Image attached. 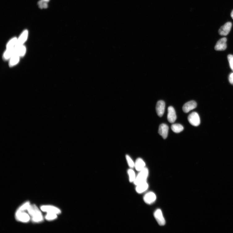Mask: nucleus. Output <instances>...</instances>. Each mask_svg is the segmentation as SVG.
<instances>
[{
    "mask_svg": "<svg viewBox=\"0 0 233 233\" xmlns=\"http://www.w3.org/2000/svg\"><path fill=\"white\" fill-rule=\"evenodd\" d=\"M27 211L33 222L40 223L44 221L42 213L35 205L31 204Z\"/></svg>",
    "mask_w": 233,
    "mask_h": 233,
    "instance_id": "1",
    "label": "nucleus"
},
{
    "mask_svg": "<svg viewBox=\"0 0 233 233\" xmlns=\"http://www.w3.org/2000/svg\"><path fill=\"white\" fill-rule=\"evenodd\" d=\"M149 174V171L146 167L140 171L139 174L136 176L134 182L136 185L146 181Z\"/></svg>",
    "mask_w": 233,
    "mask_h": 233,
    "instance_id": "2",
    "label": "nucleus"
},
{
    "mask_svg": "<svg viewBox=\"0 0 233 233\" xmlns=\"http://www.w3.org/2000/svg\"><path fill=\"white\" fill-rule=\"evenodd\" d=\"M26 211H22L17 210L16 212L15 218L18 221L23 223L29 222L31 218L29 214Z\"/></svg>",
    "mask_w": 233,
    "mask_h": 233,
    "instance_id": "3",
    "label": "nucleus"
},
{
    "mask_svg": "<svg viewBox=\"0 0 233 233\" xmlns=\"http://www.w3.org/2000/svg\"><path fill=\"white\" fill-rule=\"evenodd\" d=\"M188 120L190 124L194 126H198L201 123L199 115L196 112H193L188 116Z\"/></svg>",
    "mask_w": 233,
    "mask_h": 233,
    "instance_id": "4",
    "label": "nucleus"
},
{
    "mask_svg": "<svg viewBox=\"0 0 233 233\" xmlns=\"http://www.w3.org/2000/svg\"><path fill=\"white\" fill-rule=\"evenodd\" d=\"M41 210L46 213H55L57 215L61 213V210L59 208L51 205H43L40 207Z\"/></svg>",
    "mask_w": 233,
    "mask_h": 233,
    "instance_id": "5",
    "label": "nucleus"
},
{
    "mask_svg": "<svg viewBox=\"0 0 233 233\" xmlns=\"http://www.w3.org/2000/svg\"><path fill=\"white\" fill-rule=\"evenodd\" d=\"M154 216L158 223L160 226H164L166 224V221L160 209L156 210L154 212Z\"/></svg>",
    "mask_w": 233,
    "mask_h": 233,
    "instance_id": "6",
    "label": "nucleus"
},
{
    "mask_svg": "<svg viewBox=\"0 0 233 233\" xmlns=\"http://www.w3.org/2000/svg\"><path fill=\"white\" fill-rule=\"evenodd\" d=\"M232 26V24L231 22H229L226 23L219 29V34L222 36H227L229 33Z\"/></svg>",
    "mask_w": 233,
    "mask_h": 233,
    "instance_id": "7",
    "label": "nucleus"
},
{
    "mask_svg": "<svg viewBox=\"0 0 233 233\" xmlns=\"http://www.w3.org/2000/svg\"><path fill=\"white\" fill-rule=\"evenodd\" d=\"M165 108V103L163 101L159 100L157 102L156 105V110L158 115L162 117L163 115Z\"/></svg>",
    "mask_w": 233,
    "mask_h": 233,
    "instance_id": "8",
    "label": "nucleus"
},
{
    "mask_svg": "<svg viewBox=\"0 0 233 233\" xmlns=\"http://www.w3.org/2000/svg\"><path fill=\"white\" fill-rule=\"evenodd\" d=\"M227 39L225 37L219 40L215 47V49L217 51H223L227 49Z\"/></svg>",
    "mask_w": 233,
    "mask_h": 233,
    "instance_id": "9",
    "label": "nucleus"
},
{
    "mask_svg": "<svg viewBox=\"0 0 233 233\" xmlns=\"http://www.w3.org/2000/svg\"><path fill=\"white\" fill-rule=\"evenodd\" d=\"M197 107V104L196 102L192 100L185 104L183 107L182 109L184 113H187L196 108Z\"/></svg>",
    "mask_w": 233,
    "mask_h": 233,
    "instance_id": "10",
    "label": "nucleus"
},
{
    "mask_svg": "<svg viewBox=\"0 0 233 233\" xmlns=\"http://www.w3.org/2000/svg\"><path fill=\"white\" fill-rule=\"evenodd\" d=\"M167 118L168 121L170 123H174L176 119V111L172 106H170L168 108Z\"/></svg>",
    "mask_w": 233,
    "mask_h": 233,
    "instance_id": "11",
    "label": "nucleus"
},
{
    "mask_svg": "<svg viewBox=\"0 0 233 233\" xmlns=\"http://www.w3.org/2000/svg\"><path fill=\"white\" fill-rule=\"evenodd\" d=\"M156 197L155 194L152 192L146 193L143 197V200L148 204H151L154 203L156 200Z\"/></svg>",
    "mask_w": 233,
    "mask_h": 233,
    "instance_id": "12",
    "label": "nucleus"
},
{
    "mask_svg": "<svg viewBox=\"0 0 233 233\" xmlns=\"http://www.w3.org/2000/svg\"><path fill=\"white\" fill-rule=\"evenodd\" d=\"M168 131L169 127L166 124L163 123L159 126V133L163 139H166L167 138Z\"/></svg>",
    "mask_w": 233,
    "mask_h": 233,
    "instance_id": "13",
    "label": "nucleus"
},
{
    "mask_svg": "<svg viewBox=\"0 0 233 233\" xmlns=\"http://www.w3.org/2000/svg\"><path fill=\"white\" fill-rule=\"evenodd\" d=\"M28 35V32L27 30L25 31L20 36L19 38L17 40V43L15 47L17 48L23 45V44L26 40Z\"/></svg>",
    "mask_w": 233,
    "mask_h": 233,
    "instance_id": "14",
    "label": "nucleus"
},
{
    "mask_svg": "<svg viewBox=\"0 0 233 233\" xmlns=\"http://www.w3.org/2000/svg\"><path fill=\"white\" fill-rule=\"evenodd\" d=\"M146 163L141 158L137 159L135 163L134 167L137 171H140L146 167Z\"/></svg>",
    "mask_w": 233,
    "mask_h": 233,
    "instance_id": "15",
    "label": "nucleus"
},
{
    "mask_svg": "<svg viewBox=\"0 0 233 233\" xmlns=\"http://www.w3.org/2000/svg\"><path fill=\"white\" fill-rule=\"evenodd\" d=\"M149 185L147 181L139 184L136 186V190L139 194L145 192L148 189Z\"/></svg>",
    "mask_w": 233,
    "mask_h": 233,
    "instance_id": "16",
    "label": "nucleus"
},
{
    "mask_svg": "<svg viewBox=\"0 0 233 233\" xmlns=\"http://www.w3.org/2000/svg\"><path fill=\"white\" fill-rule=\"evenodd\" d=\"M15 52L14 54H16L19 57H23L25 54L26 48L23 45L17 48L15 47Z\"/></svg>",
    "mask_w": 233,
    "mask_h": 233,
    "instance_id": "17",
    "label": "nucleus"
},
{
    "mask_svg": "<svg viewBox=\"0 0 233 233\" xmlns=\"http://www.w3.org/2000/svg\"><path fill=\"white\" fill-rule=\"evenodd\" d=\"M15 47L11 49H7L4 54L3 57L4 59L5 60L8 59L15 54Z\"/></svg>",
    "mask_w": 233,
    "mask_h": 233,
    "instance_id": "18",
    "label": "nucleus"
},
{
    "mask_svg": "<svg viewBox=\"0 0 233 233\" xmlns=\"http://www.w3.org/2000/svg\"><path fill=\"white\" fill-rule=\"evenodd\" d=\"M172 131L176 133H179L184 130L183 126L180 124H173L171 126Z\"/></svg>",
    "mask_w": 233,
    "mask_h": 233,
    "instance_id": "19",
    "label": "nucleus"
},
{
    "mask_svg": "<svg viewBox=\"0 0 233 233\" xmlns=\"http://www.w3.org/2000/svg\"><path fill=\"white\" fill-rule=\"evenodd\" d=\"M19 57L16 54H14L11 57L9 63L10 66L11 67L16 64L19 61Z\"/></svg>",
    "mask_w": 233,
    "mask_h": 233,
    "instance_id": "20",
    "label": "nucleus"
},
{
    "mask_svg": "<svg viewBox=\"0 0 233 233\" xmlns=\"http://www.w3.org/2000/svg\"><path fill=\"white\" fill-rule=\"evenodd\" d=\"M57 218V214L54 213H51V212L47 213V214L45 216V218L46 219V220L49 221L56 220Z\"/></svg>",
    "mask_w": 233,
    "mask_h": 233,
    "instance_id": "21",
    "label": "nucleus"
},
{
    "mask_svg": "<svg viewBox=\"0 0 233 233\" xmlns=\"http://www.w3.org/2000/svg\"><path fill=\"white\" fill-rule=\"evenodd\" d=\"M128 173L130 182H134L136 177L134 171L131 169H129L128 171Z\"/></svg>",
    "mask_w": 233,
    "mask_h": 233,
    "instance_id": "22",
    "label": "nucleus"
},
{
    "mask_svg": "<svg viewBox=\"0 0 233 233\" xmlns=\"http://www.w3.org/2000/svg\"><path fill=\"white\" fill-rule=\"evenodd\" d=\"M17 39L16 38H13L8 43L6 46L7 49H13L15 48L17 43Z\"/></svg>",
    "mask_w": 233,
    "mask_h": 233,
    "instance_id": "23",
    "label": "nucleus"
},
{
    "mask_svg": "<svg viewBox=\"0 0 233 233\" xmlns=\"http://www.w3.org/2000/svg\"><path fill=\"white\" fill-rule=\"evenodd\" d=\"M126 158L129 167L132 168L134 167L135 163L132 159L131 157L129 155H126Z\"/></svg>",
    "mask_w": 233,
    "mask_h": 233,
    "instance_id": "24",
    "label": "nucleus"
},
{
    "mask_svg": "<svg viewBox=\"0 0 233 233\" xmlns=\"http://www.w3.org/2000/svg\"><path fill=\"white\" fill-rule=\"evenodd\" d=\"M228 58L230 67L233 70V55L231 54L229 55L228 57Z\"/></svg>",
    "mask_w": 233,
    "mask_h": 233,
    "instance_id": "25",
    "label": "nucleus"
},
{
    "mask_svg": "<svg viewBox=\"0 0 233 233\" xmlns=\"http://www.w3.org/2000/svg\"><path fill=\"white\" fill-rule=\"evenodd\" d=\"M40 7V8H46L47 7V4L45 2H44L42 4L39 5Z\"/></svg>",
    "mask_w": 233,
    "mask_h": 233,
    "instance_id": "26",
    "label": "nucleus"
},
{
    "mask_svg": "<svg viewBox=\"0 0 233 233\" xmlns=\"http://www.w3.org/2000/svg\"><path fill=\"white\" fill-rule=\"evenodd\" d=\"M229 81L230 83L233 85V73L231 74L230 75Z\"/></svg>",
    "mask_w": 233,
    "mask_h": 233,
    "instance_id": "27",
    "label": "nucleus"
},
{
    "mask_svg": "<svg viewBox=\"0 0 233 233\" xmlns=\"http://www.w3.org/2000/svg\"><path fill=\"white\" fill-rule=\"evenodd\" d=\"M49 0H40V1L39 2L38 4L39 5H40V4H42L44 2H49Z\"/></svg>",
    "mask_w": 233,
    "mask_h": 233,
    "instance_id": "28",
    "label": "nucleus"
},
{
    "mask_svg": "<svg viewBox=\"0 0 233 233\" xmlns=\"http://www.w3.org/2000/svg\"><path fill=\"white\" fill-rule=\"evenodd\" d=\"M231 17L232 18V19H233V10L232 11L231 13Z\"/></svg>",
    "mask_w": 233,
    "mask_h": 233,
    "instance_id": "29",
    "label": "nucleus"
}]
</instances>
